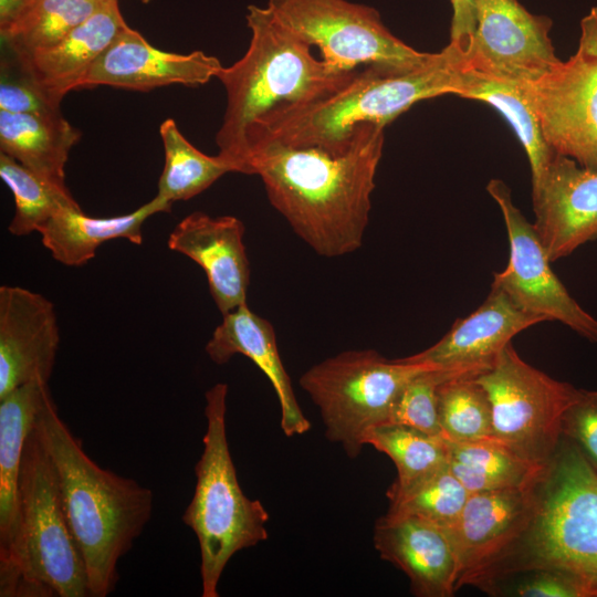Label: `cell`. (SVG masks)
I'll use <instances>...</instances> for the list:
<instances>
[{
  "mask_svg": "<svg viewBox=\"0 0 597 597\" xmlns=\"http://www.w3.org/2000/svg\"><path fill=\"white\" fill-rule=\"evenodd\" d=\"M384 129L356 126L339 153L271 142L250 145L240 174L261 178L270 203L317 254L337 258L363 244Z\"/></svg>",
  "mask_w": 597,
  "mask_h": 597,
  "instance_id": "6da1fadb",
  "label": "cell"
},
{
  "mask_svg": "<svg viewBox=\"0 0 597 597\" xmlns=\"http://www.w3.org/2000/svg\"><path fill=\"white\" fill-rule=\"evenodd\" d=\"M34 430L53 463L67 523L85 563L91 597H106L117 584L118 561L151 516L154 494L92 460L61 419L50 390Z\"/></svg>",
  "mask_w": 597,
  "mask_h": 597,
  "instance_id": "7a4b0ae2",
  "label": "cell"
},
{
  "mask_svg": "<svg viewBox=\"0 0 597 597\" xmlns=\"http://www.w3.org/2000/svg\"><path fill=\"white\" fill-rule=\"evenodd\" d=\"M462 66L461 59L448 45L413 69L363 66L343 86L323 97L281 104L259 117L247 130V149L250 145L275 142L343 151L356 126L373 123L385 127L418 102L454 95Z\"/></svg>",
  "mask_w": 597,
  "mask_h": 597,
  "instance_id": "3957f363",
  "label": "cell"
},
{
  "mask_svg": "<svg viewBox=\"0 0 597 597\" xmlns=\"http://www.w3.org/2000/svg\"><path fill=\"white\" fill-rule=\"evenodd\" d=\"M251 39L244 55L222 66L227 105L216 135L218 155L239 172L247 150V130L281 104L323 97L355 73L337 70L311 52V45L281 23L265 7L251 4L245 15Z\"/></svg>",
  "mask_w": 597,
  "mask_h": 597,
  "instance_id": "277c9868",
  "label": "cell"
},
{
  "mask_svg": "<svg viewBox=\"0 0 597 597\" xmlns=\"http://www.w3.org/2000/svg\"><path fill=\"white\" fill-rule=\"evenodd\" d=\"M534 569L564 572L597 597V471L565 437L533 485L525 532L483 590Z\"/></svg>",
  "mask_w": 597,
  "mask_h": 597,
  "instance_id": "5b68a950",
  "label": "cell"
},
{
  "mask_svg": "<svg viewBox=\"0 0 597 597\" xmlns=\"http://www.w3.org/2000/svg\"><path fill=\"white\" fill-rule=\"evenodd\" d=\"M1 597H91L53 463L34 427L22 455L19 531L0 565Z\"/></svg>",
  "mask_w": 597,
  "mask_h": 597,
  "instance_id": "8992f818",
  "label": "cell"
},
{
  "mask_svg": "<svg viewBox=\"0 0 597 597\" xmlns=\"http://www.w3.org/2000/svg\"><path fill=\"white\" fill-rule=\"evenodd\" d=\"M228 385L206 391L203 450L195 467L196 488L182 522L196 534L200 551L201 596L218 597L231 557L268 538L269 512L242 491L227 437Z\"/></svg>",
  "mask_w": 597,
  "mask_h": 597,
  "instance_id": "52a82bcc",
  "label": "cell"
},
{
  "mask_svg": "<svg viewBox=\"0 0 597 597\" xmlns=\"http://www.w3.org/2000/svg\"><path fill=\"white\" fill-rule=\"evenodd\" d=\"M433 367L387 359L374 349L345 350L310 367L300 385L318 408L326 438L354 459L368 432L389 422L405 386Z\"/></svg>",
  "mask_w": 597,
  "mask_h": 597,
  "instance_id": "ba28073f",
  "label": "cell"
},
{
  "mask_svg": "<svg viewBox=\"0 0 597 597\" xmlns=\"http://www.w3.org/2000/svg\"><path fill=\"white\" fill-rule=\"evenodd\" d=\"M488 394L494 438L545 465L562 439V418L579 389L526 363L512 342L475 376Z\"/></svg>",
  "mask_w": 597,
  "mask_h": 597,
  "instance_id": "9c48e42d",
  "label": "cell"
},
{
  "mask_svg": "<svg viewBox=\"0 0 597 597\" xmlns=\"http://www.w3.org/2000/svg\"><path fill=\"white\" fill-rule=\"evenodd\" d=\"M266 7L281 23L316 46L322 60L341 71L367 65L408 70L433 55L392 34L379 12L366 4L348 0H269Z\"/></svg>",
  "mask_w": 597,
  "mask_h": 597,
  "instance_id": "30bf717a",
  "label": "cell"
},
{
  "mask_svg": "<svg viewBox=\"0 0 597 597\" xmlns=\"http://www.w3.org/2000/svg\"><path fill=\"white\" fill-rule=\"evenodd\" d=\"M486 191L502 212L510 245L507 264L493 273L491 286L502 290L522 310L545 322L558 321L597 343V318L576 302L552 270L533 222L514 205L509 186L501 179H491Z\"/></svg>",
  "mask_w": 597,
  "mask_h": 597,
  "instance_id": "8fae6325",
  "label": "cell"
},
{
  "mask_svg": "<svg viewBox=\"0 0 597 597\" xmlns=\"http://www.w3.org/2000/svg\"><path fill=\"white\" fill-rule=\"evenodd\" d=\"M475 9L473 44L463 70L531 83L562 61L548 17L530 12L519 0H475Z\"/></svg>",
  "mask_w": 597,
  "mask_h": 597,
  "instance_id": "7c38bea8",
  "label": "cell"
},
{
  "mask_svg": "<svg viewBox=\"0 0 597 597\" xmlns=\"http://www.w3.org/2000/svg\"><path fill=\"white\" fill-rule=\"evenodd\" d=\"M525 88L551 148L597 170V56L577 49Z\"/></svg>",
  "mask_w": 597,
  "mask_h": 597,
  "instance_id": "4fadbf2b",
  "label": "cell"
},
{
  "mask_svg": "<svg viewBox=\"0 0 597 597\" xmlns=\"http://www.w3.org/2000/svg\"><path fill=\"white\" fill-rule=\"evenodd\" d=\"M534 483L470 493L457 521L446 527L458 557L457 590L462 586L483 590L515 547L531 520Z\"/></svg>",
  "mask_w": 597,
  "mask_h": 597,
  "instance_id": "5bb4252c",
  "label": "cell"
},
{
  "mask_svg": "<svg viewBox=\"0 0 597 597\" xmlns=\"http://www.w3.org/2000/svg\"><path fill=\"white\" fill-rule=\"evenodd\" d=\"M59 346L53 303L31 290L1 285L0 399L27 383H49Z\"/></svg>",
  "mask_w": 597,
  "mask_h": 597,
  "instance_id": "9a60e30c",
  "label": "cell"
},
{
  "mask_svg": "<svg viewBox=\"0 0 597 597\" xmlns=\"http://www.w3.org/2000/svg\"><path fill=\"white\" fill-rule=\"evenodd\" d=\"M532 200L533 226L552 262L597 240V170L556 154Z\"/></svg>",
  "mask_w": 597,
  "mask_h": 597,
  "instance_id": "2e32d148",
  "label": "cell"
},
{
  "mask_svg": "<svg viewBox=\"0 0 597 597\" xmlns=\"http://www.w3.org/2000/svg\"><path fill=\"white\" fill-rule=\"evenodd\" d=\"M222 66L219 59L202 51L179 54L159 50L126 25L94 61L81 87L107 85L148 92L174 84L198 86L217 77Z\"/></svg>",
  "mask_w": 597,
  "mask_h": 597,
  "instance_id": "e0dca14e",
  "label": "cell"
},
{
  "mask_svg": "<svg viewBox=\"0 0 597 597\" xmlns=\"http://www.w3.org/2000/svg\"><path fill=\"white\" fill-rule=\"evenodd\" d=\"M245 227L233 216L211 217L196 211L171 231L168 248L196 262L205 272L216 306L226 314L247 303L250 262Z\"/></svg>",
  "mask_w": 597,
  "mask_h": 597,
  "instance_id": "ac0fdd59",
  "label": "cell"
},
{
  "mask_svg": "<svg viewBox=\"0 0 597 597\" xmlns=\"http://www.w3.org/2000/svg\"><path fill=\"white\" fill-rule=\"evenodd\" d=\"M381 559L402 570L418 597H451L457 591L458 557L448 530L426 520L386 513L374 526Z\"/></svg>",
  "mask_w": 597,
  "mask_h": 597,
  "instance_id": "d6986e66",
  "label": "cell"
},
{
  "mask_svg": "<svg viewBox=\"0 0 597 597\" xmlns=\"http://www.w3.org/2000/svg\"><path fill=\"white\" fill-rule=\"evenodd\" d=\"M545 322L519 307L502 290L491 286L484 302L471 314L458 318L436 344L404 357L446 369L482 373L522 331Z\"/></svg>",
  "mask_w": 597,
  "mask_h": 597,
  "instance_id": "ffe728a7",
  "label": "cell"
},
{
  "mask_svg": "<svg viewBox=\"0 0 597 597\" xmlns=\"http://www.w3.org/2000/svg\"><path fill=\"white\" fill-rule=\"evenodd\" d=\"M206 353L218 365L238 354L251 359L268 377L277 396L283 433L302 436L311 429L282 363L272 324L252 312L247 303L222 315V322L206 345Z\"/></svg>",
  "mask_w": 597,
  "mask_h": 597,
  "instance_id": "44dd1931",
  "label": "cell"
},
{
  "mask_svg": "<svg viewBox=\"0 0 597 597\" xmlns=\"http://www.w3.org/2000/svg\"><path fill=\"white\" fill-rule=\"evenodd\" d=\"M126 25L118 0H111L57 44L15 56V61L44 95L60 106L69 92L81 87L94 61Z\"/></svg>",
  "mask_w": 597,
  "mask_h": 597,
  "instance_id": "7402d4cb",
  "label": "cell"
},
{
  "mask_svg": "<svg viewBox=\"0 0 597 597\" xmlns=\"http://www.w3.org/2000/svg\"><path fill=\"white\" fill-rule=\"evenodd\" d=\"M49 390V383L33 380L0 399V565L9 559L19 531L22 455Z\"/></svg>",
  "mask_w": 597,
  "mask_h": 597,
  "instance_id": "603a6c76",
  "label": "cell"
},
{
  "mask_svg": "<svg viewBox=\"0 0 597 597\" xmlns=\"http://www.w3.org/2000/svg\"><path fill=\"white\" fill-rule=\"evenodd\" d=\"M170 209L171 205L157 196L133 212L108 218L90 217L80 206L64 207L38 232L44 248L57 262L80 266L92 260L98 247L106 241L125 239L140 245L145 221Z\"/></svg>",
  "mask_w": 597,
  "mask_h": 597,
  "instance_id": "cb8c5ba5",
  "label": "cell"
},
{
  "mask_svg": "<svg viewBox=\"0 0 597 597\" xmlns=\"http://www.w3.org/2000/svg\"><path fill=\"white\" fill-rule=\"evenodd\" d=\"M81 132L60 113L13 114L0 111V150L45 179L66 188L65 166Z\"/></svg>",
  "mask_w": 597,
  "mask_h": 597,
  "instance_id": "d4e9b609",
  "label": "cell"
},
{
  "mask_svg": "<svg viewBox=\"0 0 597 597\" xmlns=\"http://www.w3.org/2000/svg\"><path fill=\"white\" fill-rule=\"evenodd\" d=\"M454 95L486 103L506 119L527 155L532 188L535 187L542 180L556 153L543 135L525 83L461 70Z\"/></svg>",
  "mask_w": 597,
  "mask_h": 597,
  "instance_id": "484cf974",
  "label": "cell"
},
{
  "mask_svg": "<svg viewBox=\"0 0 597 597\" xmlns=\"http://www.w3.org/2000/svg\"><path fill=\"white\" fill-rule=\"evenodd\" d=\"M446 443L449 468L469 493L531 486L545 467L495 438Z\"/></svg>",
  "mask_w": 597,
  "mask_h": 597,
  "instance_id": "4316f807",
  "label": "cell"
},
{
  "mask_svg": "<svg viewBox=\"0 0 597 597\" xmlns=\"http://www.w3.org/2000/svg\"><path fill=\"white\" fill-rule=\"evenodd\" d=\"M165 161L158 180L157 197L172 205L201 193L224 174L230 165L219 155L209 156L197 149L179 130L172 118L159 127Z\"/></svg>",
  "mask_w": 597,
  "mask_h": 597,
  "instance_id": "83f0119b",
  "label": "cell"
},
{
  "mask_svg": "<svg viewBox=\"0 0 597 597\" xmlns=\"http://www.w3.org/2000/svg\"><path fill=\"white\" fill-rule=\"evenodd\" d=\"M111 0H36L30 11L1 33L15 56L49 49Z\"/></svg>",
  "mask_w": 597,
  "mask_h": 597,
  "instance_id": "f1b7e54d",
  "label": "cell"
},
{
  "mask_svg": "<svg viewBox=\"0 0 597 597\" xmlns=\"http://www.w3.org/2000/svg\"><path fill=\"white\" fill-rule=\"evenodd\" d=\"M365 443L391 459L397 469V479L390 486L397 489L408 486L449 462L443 437L406 425L375 427L366 436Z\"/></svg>",
  "mask_w": 597,
  "mask_h": 597,
  "instance_id": "f546056e",
  "label": "cell"
},
{
  "mask_svg": "<svg viewBox=\"0 0 597 597\" xmlns=\"http://www.w3.org/2000/svg\"><path fill=\"white\" fill-rule=\"evenodd\" d=\"M0 177L14 199V214L8 227L12 235L38 232L60 209L78 206L67 187L46 181L3 153H0Z\"/></svg>",
  "mask_w": 597,
  "mask_h": 597,
  "instance_id": "4dcf8cb0",
  "label": "cell"
},
{
  "mask_svg": "<svg viewBox=\"0 0 597 597\" xmlns=\"http://www.w3.org/2000/svg\"><path fill=\"white\" fill-rule=\"evenodd\" d=\"M476 375H455L438 387V419L446 440L494 438L491 404Z\"/></svg>",
  "mask_w": 597,
  "mask_h": 597,
  "instance_id": "1f68e13d",
  "label": "cell"
},
{
  "mask_svg": "<svg viewBox=\"0 0 597 597\" xmlns=\"http://www.w3.org/2000/svg\"><path fill=\"white\" fill-rule=\"evenodd\" d=\"M469 495L448 462L406 488L390 486L387 513L416 516L449 527L459 517Z\"/></svg>",
  "mask_w": 597,
  "mask_h": 597,
  "instance_id": "d6a6232c",
  "label": "cell"
},
{
  "mask_svg": "<svg viewBox=\"0 0 597 597\" xmlns=\"http://www.w3.org/2000/svg\"><path fill=\"white\" fill-rule=\"evenodd\" d=\"M467 373L480 374L433 367L417 375L397 398L388 423L406 425L442 437L438 419V387L444 380Z\"/></svg>",
  "mask_w": 597,
  "mask_h": 597,
  "instance_id": "836d02e7",
  "label": "cell"
},
{
  "mask_svg": "<svg viewBox=\"0 0 597 597\" xmlns=\"http://www.w3.org/2000/svg\"><path fill=\"white\" fill-rule=\"evenodd\" d=\"M18 65V72L11 70L9 63L1 62L0 111L13 114L50 115L60 113L54 105Z\"/></svg>",
  "mask_w": 597,
  "mask_h": 597,
  "instance_id": "e575fe53",
  "label": "cell"
},
{
  "mask_svg": "<svg viewBox=\"0 0 597 597\" xmlns=\"http://www.w3.org/2000/svg\"><path fill=\"white\" fill-rule=\"evenodd\" d=\"M562 437L576 443L597 470V390L579 389L563 415Z\"/></svg>",
  "mask_w": 597,
  "mask_h": 597,
  "instance_id": "d590c367",
  "label": "cell"
},
{
  "mask_svg": "<svg viewBox=\"0 0 597 597\" xmlns=\"http://www.w3.org/2000/svg\"><path fill=\"white\" fill-rule=\"evenodd\" d=\"M514 575H522V578L516 579L513 587L511 586L505 590L509 593L507 595L521 597H590L587 589L577 579L561 570L534 569Z\"/></svg>",
  "mask_w": 597,
  "mask_h": 597,
  "instance_id": "8d00e7d4",
  "label": "cell"
},
{
  "mask_svg": "<svg viewBox=\"0 0 597 597\" xmlns=\"http://www.w3.org/2000/svg\"><path fill=\"white\" fill-rule=\"evenodd\" d=\"M452 19L449 46L465 65L471 52L476 25L475 0H450Z\"/></svg>",
  "mask_w": 597,
  "mask_h": 597,
  "instance_id": "74e56055",
  "label": "cell"
},
{
  "mask_svg": "<svg viewBox=\"0 0 597 597\" xmlns=\"http://www.w3.org/2000/svg\"><path fill=\"white\" fill-rule=\"evenodd\" d=\"M36 0H0V33L20 21Z\"/></svg>",
  "mask_w": 597,
  "mask_h": 597,
  "instance_id": "f35d334b",
  "label": "cell"
},
{
  "mask_svg": "<svg viewBox=\"0 0 597 597\" xmlns=\"http://www.w3.org/2000/svg\"><path fill=\"white\" fill-rule=\"evenodd\" d=\"M578 49L597 56V6L580 20Z\"/></svg>",
  "mask_w": 597,
  "mask_h": 597,
  "instance_id": "ab89813d",
  "label": "cell"
},
{
  "mask_svg": "<svg viewBox=\"0 0 597 597\" xmlns=\"http://www.w3.org/2000/svg\"><path fill=\"white\" fill-rule=\"evenodd\" d=\"M139 1L146 4V3H148L150 0H139Z\"/></svg>",
  "mask_w": 597,
  "mask_h": 597,
  "instance_id": "60d3db41",
  "label": "cell"
},
{
  "mask_svg": "<svg viewBox=\"0 0 597 597\" xmlns=\"http://www.w3.org/2000/svg\"><path fill=\"white\" fill-rule=\"evenodd\" d=\"M597 471V470H596Z\"/></svg>",
  "mask_w": 597,
  "mask_h": 597,
  "instance_id": "b9f144b4",
  "label": "cell"
}]
</instances>
